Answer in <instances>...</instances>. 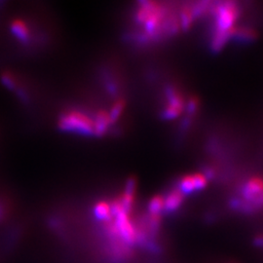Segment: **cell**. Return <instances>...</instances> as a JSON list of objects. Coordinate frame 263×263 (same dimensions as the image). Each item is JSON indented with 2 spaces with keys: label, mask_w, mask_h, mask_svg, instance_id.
Segmentation results:
<instances>
[{
  "label": "cell",
  "mask_w": 263,
  "mask_h": 263,
  "mask_svg": "<svg viewBox=\"0 0 263 263\" xmlns=\"http://www.w3.org/2000/svg\"><path fill=\"white\" fill-rule=\"evenodd\" d=\"M192 21V14L190 11H183L181 14V26L183 28H187Z\"/></svg>",
  "instance_id": "obj_17"
},
{
  "label": "cell",
  "mask_w": 263,
  "mask_h": 263,
  "mask_svg": "<svg viewBox=\"0 0 263 263\" xmlns=\"http://www.w3.org/2000/svg\"><path fill=\"white\" fill-rule=\"evenodd\" d=\"M164 12L162 11L161 8L157 7L156 4L154 6V8L152 9L149 15L147 16V18L145 20V22L143 23L145 25V30L147 33L152 34L157 27L159 26L160 22L163 18Z\"/></svg>",
  "instance_id": "obj_8"
},
{
  "label": "cell",
  "mask_w": 263,
  "mask_h": 263,
  "mask_svg": "<svg viewBox=\"0 0 263 263\" xmlns=\"http://www.w3.org/2000/svg\"><path fill=\"white\" fill-rule=\"evenodd\" d=\"M62 131L72 132L82 135H94V120L85 113L72 110L63 114L58 122Z\"/></svg>",
  "instance_id": "obj_1"
},
{
  "label": "cell",
  "mask_w": 263,
  "mask_h": 263,
  "mask_svg": "<svg viewBox=\"0 0 263 263\" xmlns=\"http://www.w3.org/2000/svg\"><path fill=\"white\" fill-rule=\"evenodd\" d=\"M11 30H12L13 34L20 40L26 41L30 37L29 28H28V25L23 20H14L11 23Z\"/></svg>",
  "instance_id": "obj_9"
},
{
  "label": "cell",
  "mask_w": 263,
  "mask_h": 263,
  "mask_svg": "<svg viewBox=\"0 0 263 263\" xmlns=\"http://www.w3.org/2000/svg\"><path fill=\"white\" fill-rule=\"evenodd\" d=\"M216 31L231 32L233 25L238 18V7L234 2L220 3L216 9Z\"/></svg>",
  "instance_id": "obj_2"
},
{
  "label": "cell",
  "mask_w": 263,
  "mask_h": 263,
  "mask_svg": "<svg viewBox=\"0 0 263 263\" xmlns=\"http://www.w3.org/2000/svg\"><path fill=\"white\" fill-rule=\"evenodd\" d=\"M208 181L206 177L201 174L186 176L179 182V191L182 194H190L196 190L206 187Z\"/></svg>",
  "instance_id": "obj_5"
},
{
  "label": "cell",
  "mask_w": 263,
  "mask_h": 263,
  "mask_svg": "<svg viewBox=\"0 0 263 263\" xmlns=\"http://www.w3.org/2000/svg\"><path fill=\"white\" fill-rule=\"evenodd\" d=\"M111 125L108 112L105 110H100L97 113L94 120V135L97 137H102L107 132Z\"/></svg>",
  "instance_id": "obj_6"
},
{
  "label": "cell",
  "mask_w": 263,
  "mask_h": 263,
  "mask_svg": "<svg viewBox=\"0 0 263 263\" xmlns=\"http://www.w3.org/2000/svg\"><path fill=\"white\" fill-rule=\"evenodd\" d=\"M198 108V101L196 99H191L186 105V110H187L188 115H192L196 112Z\"/></svg>",
  "instance_id": "obj_18"
},
{
  "label": "cell",
  "mask_w": 263,
  "mask_h": 263,
  "mask_svg": "<svg viewBox=\"0 0 263 263\" xmlns=\"http://www.w3.org/2000/svg\"><path fill=\"white\" fill-rule=\"evenodd\" d=\"M231 34H235L237 38H240V39H253L254 38V31L251 30V29H247V28H240L236 31H233L232 29V32Z\"/></svg>",
  "instance_id": "obj_15"
},
{
  "label": "cell",
  "mask_w": 263,
  "mask_h": 263,
  "mask_svg": "<svg viewBox=\"0 0 263 263\" xmlns=\"http://www.w3.org/2000/svg\"><path fill=\"white\" fill-rule=\"evenodd\" d=\"M136 187H137V179H135V178L128 179L127 182H126L124 194L135 196V194H136Z\"/></svg>",
  "instance_id": "obj_16"
},
{
  "label": "cell",
  "mask_w": 263,
  "mask_h": 263,
  "mask_svg": "<svg viewBox=\"0 0 263 263\" xmlns=\"http://www.w3.org/2000/svg\"><path fill=\"white\" fill-rule=\"evenodd\" d=\"M148 212L149 215H160L164 211V198L155 196L152 198L148 203Z\"/></svg>",
  "instance_id": "obj_12"
},
{
  "label": "cell",
  "mask_w": 263,
  "mask_h": 263,
  "mask_svg": "<svg viewBox=\"0 0 263 263\" xmlns=\"http://www.w3.org/2000/svg\"><path fill=\"white\" fill-rule=\"evenodd\" d=\"M183 202V194L179 190H173L164 199V212L173 213L177 211Z\"/></svg>",
  "instance_id": "obj_7"
},
{
  "label": "cell",
  "mask_w": 263,
  "mask_h": 263,
  "mask_svg": "<svg viewBox=\"0 0 263 263\" xmlns=\"http://www.w3.org/2000/svg\"><path fill=\"white\" fill-rule=\"evenodd\" d=\"M231 32L216 31V35H215V37L213 39V42H212V49H213L214 52H218L222 49V47L226 45L228 38L230 37Z\"/></svg>",
  "instance_id": "obj_11"
},
{
  "label": "cell",
  "mask_w": 263,
  "mask_h": 263,
  "mask_svg": "<svg viewBox=\"0 0 263 263\" xmlns=\"http://www.w3.org/2000/svg\"><path fill=\"white\" fill-rule=\"evenodd\" d=\"M114 222L125 244L133 246L137 243V228L129 219L128 214L123 212L118 216H115Z\"/></svg>",
  "instance_id": "obj_3"
},
{
  "label": "cell",
  "mask_w": 263,
  "mask_h": 263,
  "mask_svg": "<svg viewBox=\"0 0 263 263\" xmlns=\"http://www.w3.org/2000/svg\"><path fill=\"white\" fill-rule=\"evenodd\" d=\"M166 96L169 101V105L163 110L162 117L167 120H172L177 118L179 114L182 112L184 104L182 98L172 87L167 88Z\"/></svg>",
  "instance_id": "obj_4"
},
{
  "label": "cell",
  "mask_w": 263,
  "mask_h": 263,
  "mask_svg": "<svg viewBox=\"0 0 263 263\" xmlns=\"http://www.w3.org/2000/svg\"><path fill=\"white\" fill-rule=\"evenodd\" d=\"M94 214L96 217L100 220H103L105 222H108L112 219L111 210H110V204L107 202H99L96 204L94 208Z\"/></svg>",
  "instance_id": "obj_10"
},
{
  "label": "cell",
  "mask_w": 263,
  "mask_h": 263,
  "mask_svg": "<svg viewBox=\"0 0 263 263\" xmlns=\"http://www.w3.org/2000/svg\"><path fill=\"white\" fill-rule=\"evenodd\" d=\"M124 109H125V102L123 100H119V101H117L115 104H113L110 111L108 112L111 124L116 122L120 118V116H121V114L124 111Z\"/></svg>",
  "instance_id": "obj_13"
},
{
  "label": "cell",
  "mask_w": 263,
  "mask_h": 263,
  "mask_svg": "<svg viewBox=\"0 0 263 263\" xmlns=\"http://www.w3.org/2000/svg\"><path fill=\"white\" fill-rule=\"evenodd\" d=\"M1 81L4 86L7 87L10 90H13V91L19 90V86H18L16 78L10 72H3L1 74Z\"/></svg>",
  "instance_id": "obj_14"
}]
</instances>
